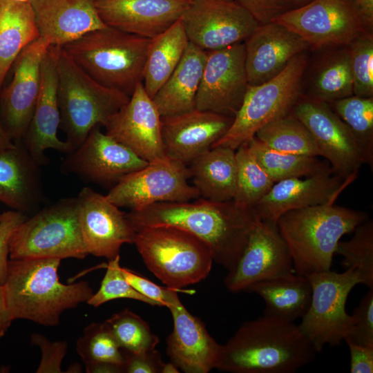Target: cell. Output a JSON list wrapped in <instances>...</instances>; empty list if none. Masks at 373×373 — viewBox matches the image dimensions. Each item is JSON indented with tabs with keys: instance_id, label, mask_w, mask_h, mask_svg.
Here are the masks:
<instances>
[{
	"instance_id": "cell-1",
	"label": "cell",
	"mask_w": 373,
	"mask_h": 373,
	"mask_svg": "<svg viewBox=\"0 0 373 373\" xmlns=\"http://www.w3.org/2000/svg\"><path fill=\"white\" fill-rule=\"evenodd\" d=\"M126 216L135 231L142 227L171 225L204 241L213 261L228 272L236 267L250 234L260 220L254 209L233 200L216 202L202 198L191 202H163L131 210Z\"/></svg>"
},
{
	"instance_id": "cell-2",
	"label": "cell",
	"mask_w": 373,
	"mask_h": 373,
	"mask_svg": "<svg viewBox=\"0 0 373 373\" xmlns=\"http://www.w3.org/2000/svg\"><path fill=\"white\" fill-rule=\"evenodd\" d=\"M316 354L297 325L263 315L244 322L222 345L216 369L231 373H294Z\"/></svg>"
},
{
	"instance_id": "cell-3",
	"label": "cell",
	"mask_w": 373,
	"mask_h": 373,
	"mask_svg": "<svg viewBox=\"0 0 373 373\" xmlns=\"http://www.w3.org/2000/svg\"><path fill=\"white\" fill-rule=\"evenodd\" d=\"M59 258L9 260L3 285L12 321L28 320L46 327L59 324L62 313L87 302L93 290L86 281L64 284Z\"/></svg>"
},
{
	"instance_id": "cell-4",
	"label": "cell",
	"mask_w": 373,
	"mask_h": 373,
	"mask_svg": "<svg viewBox=\"0 0 373 373\" xmlns=\"http://www.w3.org/2000/svg\"><path fill=\"white\" fill-rule=\"evenodd\" d=\"M334 202L292 210L278 219L294 273L307 276L331 270L341 238L369 218L366 212L335 205Z\"/></svg>"
},
{
	"instance_id": "cell-5",
	"label": "cell",
	"mask_w": 373,
	"mask_h": 373,
	"mask_svg": "<svg viewBox=\"0 0 373 373\" xmlns=\"http://www.w3.org/2000/svg\"><path fill=\"white\" fill-rule=\"evenodd\" d=\"M151 39L106 26L61 46L100 84L131 97L142 82Z\"/></svg>"
},
{
	"instance_id": "cell-6",
	"label": "cell",
	"mask_w": 373,
	"mask_h": 373,
	"mask_svg": "<svg viewBox=\"0 0 373 373\" xmlns=\"http://www.w3.org/2000/svg\"><path fill=\"white\" fill-rule=\"evenodd\" d=\"M56 60L59 126L66 135V141L75 149L92 128L104 126L130 97L97 82L61 46L57 47Z\"/></svg>"
},
{
	"instance_id": "cell-7",
	"label": "cell",
	"mask_w": 373,
	"mask_h": 373,
	"mask_svg": "<svg viewBox=\"0 0 373 373\" xmlns=\"http://www.w3.org/2000/svg\"><path fill=\"white\" fill-rule=\"evenodd\" d=\"M133 244L149 270L166 287L180 292L193 294L183 288L205 279L212 267L209 245L175 226L137 229Z\"/></svg>"
},
{
	"instance_id": "cell-8",
	"label": "cell",
	"mask_w": 373,
	"mask_h": 373,
	"mask_svg": "<svg viewBox=\"0 0 373 373\" xmlns=\"http://www.w3.org/2000/svg\"><path fill=\"white\" fill-rule=\"evenodd\" d=\"M308 61L306 52H302L274 78L257 86L249 85L231 126L211 148L236 150L251 140L262 126L290 113L302 95Z\"/></svg>"
},
{
	"instance_id": "cell-9",
	"label": "cell",
	"mask_w": 373,
	"mask_h": 373,
	"mask_svg": "<svg viewBox=\"0 0 373 373\" xmlns=\"http://www.w3.org/2000/svg\"><path fill=\"white\" fill-rule=\"evenodd\" d=\"M79 226L76 197L61 198L37 210L13 231L10 260L76 258L88 256Z\"/></svg>"
},
{
	"instance_id": "cell-10",
	"label": "cell",
	"mask_w": 373,
	"mask_h": 373,
	"mask_svg": "<svg viewBox=\"0 0 373 373\" xmlns=\"http://www.w3.org/2000/svg\"><path fill=\"white\" fill-rule=\"evenodd\" d=\"M312 287L311 302L298 325L317 353L328 344L341 343L352 332L354 321L345 310L352 289L361 284L358 274L351 269L343 273L329 270L307 276Z\"/></svg>"
},
{
	"instance_id": "cell-11",
	"label": "cell",
	"mask_w": 373,
	"mask_h": 373,
	"mask_svg": "<svg viewBox=\"0 0 373 373\" xmlns=\"http://www.w3.org/2000/svg\"><path fill=\"white\" fill-rule=\"evenodd\" d=\"M273 21L300 36L314 50L346 46L372 30L355 0H313Z\"/></svg>"
},
{
	"instance_id": "cell-12",
	"label": "cell",
	"mask_w": 373,
	"mask_h": 373,
	"mask_svg": "<svg viewBox=\"0 0 373 373\" xmlns=\"http://www.w3.org/2000/svg\"><path fill=\"white\" fill-rule=\"evenodd\" d=\"M189 166L167 156L149 162L124 177L106 195L118 207L138 209L163 202H188L200 198L189 183Z\"/></svg>"
},
{
	"instance_id": "cell-13",
	"label": "cell",
	"mask_w": 373,
	"mask_h": 373,
	"mask_svg": "<svg viewBox=\"0 0 373 373\" xmlns=\"http://www.w3.org/2000/svg\"><path fill=\"white\" fill-rule=\"evenodd\" d=\"M291 113L309 130L320 156L336 174L344 179L357 176L364 164L361 153L350 129L329 104L302 94Z\"/></svg>"
},
{
	"instance_id": "cell-14",
	"label": "cell",
	"mask_w": 373,
	"mask_h": 373,
	"mask_svg": "<svg viewBox=\"0 0 373 373\" xmlns=\"http://www.w3.org/2000/svg\"><path fill=\"white\" fill-rule=\"evenodd\" d=\"M189 42L205 51L244 42L259 25L233 1L194 0L181 17Z\"/></svg>"
},
{
	"instance_id": "cell-15",
	"label": "cell",
	"mask_w": 373,
	"mask_h": 373,
	"mask_svg": "<svg viewBox=\"0 0 373 373\" xmlns=\"http://www.w3.org/2000/svg\"><path fill=\"white\" fill-rule=\"evenodd\" d=\"M149 162L95 126L84 141L67 153L60 171L86 182L113 187L124 175L146 166Z\"/></svg>"
},
{
	"instance_id": "cell-16",
	"label": "cell",
	"mask_w": 373,
	"mask_h": 373,
	"mask_svg": "<svg viewBox=\"0 0 373 373\" xmlns=\"http://www.w3.org/2000/svg\"><path fill=\"white\" fill-rule=\"evenodd\" d=\"M249 86L244 42L207 51L196 109L234 117Z\"/></svg>"
},
{
	"instance_id": "cell-17",
	"label": "cell",
	"mask_w": 373,
	"mask_h": 373,
	"mask_svg": "<svg viewBox=\"0 0 373 373\" xmlns=\"http://www.w3.org/2000/svg\"><path fill=\"white\" fill-rule=\"evenodd\" d=\"M294 273L288 247L276 222L260 220L233 270L224 278L231 292L245 291L251 285Z\"/></svg>"
},
{
	"instance_id": "cell-18",
	"label": "cell",
	"mask_w": 373,
	"mask_h": 373,
	"mask_svg": "<svg viewBox=\"0 0 373 373\" xmlns=\"http://www.w3.org/2000/svg\"><path fill=\"white\" fill-rule=\"evenodd\" d=\"M48 40L39 37L27 46L15 61L13 77L0 91V114L3 126L14 142L25 136L37 104L41 67Z\"/></svg>"
},
{
	"instance_id": "cell-19",
	"label": "cell",
	"mask_w": 373,
	"mask_h": 373,
	"mask_svg": "<svg viewBox=\"0 0 373 373\" xmlns=\"http://www.w3.org/2000/svg\"><path fill=\"white\" fill-rule=\"evenodd\" d=\"M79 226L88 254L111 260L124 244H133L135 231L117 206L90 187L76 196Z\"/></svg>"
},
{
	"instance_id": "cell-20",
	"label": "cell",
	"mask_w": 373,
	"mask_h": 373,
	"mask_svg": "<svg viewBox=\"0 0 373 373\" xmlns=\"http://www.w3.org/2000/svg\"><path fill=\"white\" fill-rule=\"evenodd\" d=\"M106 134L148 162L166 157L162 135V117L143 83H139L128 102L104 126Z\"/></svg>"
},
{
	"instance_id": "cell-21",
	"label": "cell",
	"mask_w": 373,
	"mask_h": 373,
	"mask_svg": "<svg viewBox=\"0 0 373 373\" xmlns=\"http://www.w3.org/2000/svg\"><path fill=\"white\" fill-rule=\"evenodd\" d=\"M356 178L344 179L329 164L312 175L275 182L254 210L260 220L276 222L288 211L336 201Z\"/></svg>"
},
{
	"instance_id": "cell-22",
	"label": "cell",
	"mask_w": 373,
	"mask_h": 373,
	"mask_svg": "<svg viewBox=\"0 0 373 373\" xmlns=\"http://www.w3.org/2000/svg\"><path fill=\"white\" fill-rule=\"evenodd\" d=\"M57 46H49L41 67L40 89L31 122L22 141L39 165H47L45 151L53 149L68 153L73 149L57 136L60 113L57 100Z\"/></svg>"
},
{
	"instance_id": "cell-23",
	"label": "cell",
	"mask_w": 373,
	"mask_h": 373,
	"mask_svg": "<svg viewBox=\"0 0 373 373\" xmlns=\"http://www.w3.org/2000/svg\"><path fill=\"white\" fill-rule=\"evenodd\" d=\"M233 117L195 109L162 117L165 155L186 165L211 149L231 126Z\"/></svg>"
},
{
	"instance_id": "cell-24",
	"label": "cell",
	"mask_w": 373,
	"mask_h": 373,
	"mask_svg": "<svg viewBox=\"0 0 373 373\" xmlns=\"http://www.w3.org/2000/svg\"><path fill=\"white\" fill-rule=\"evenodd\" d=\"M244 45L250 86L274 78L294 57L310 49L300 36L275 21L259 24Z\"/></svg>"
},
{
	"instance_id": "cell-25",
	"label": "cell",
	"mask_w": 373,
	"mask_h": 373,
	"mask_svg": "<svg viewBox=\"0 0 373 373\" xmlns=\"http://www.w3.org/2000/svg\"><path fill=\"white\" fill-rule=\"evenodd\" d=\"M109 27L153 39L169 28L188 8L187 0H94Z\"/></svg>"
},
{
	"instance_id": "cell-26",
	"label": "cell",
	"mask_w": 373,
	"mask_h": 373,
	"mask_svg": "<svg viewBox=\"0 0 373 373\" xmlns=\"http://www.w3.org/2000/svg\"><path fill=\"white\" fill-rule=\"evenodd\" d=\"M173 329L166 339L171 362L185 373H208L216 368L222 345L208 332L199 318L192 315L180 299L170 305Z\"/></svg>"
},
{
	"instance_id": "cell-27",
	"label": "cell",
	"mask_w": 373,
	"mask_h": 373,
	"mask_svg": "<svg viewBox=\"0 0 373 373\" xmlns=\"http://www.w3.org/2000/svg\"><path fill=\"white\" fill-rule=\"evenodd\" d=\"M40 37L63 46L106 27L94 0H30Z\"/></svg>"
},
{
	"instance_id": "cell-28",
	"label": "cell",
	"mask_w": 373,
	"mask_h": 373,
	"mask_svg": "<svg viewBox=\"0 0 373 373\" xmlns=\"http://www.w3.org/2000/svg\"><path fill=\"white\" fill-rule=\"evenodd\" d=\"M0 152V202L23 213L37 211L44 201L39 165L22 140Z\"/></svg>"
},
{
	"instance_id": "cell-29",
	"label": "cell",
	"mask_w": 373,
	"mask_h": 373,
	"mask_svg": "<svg viewBox=\"0 0 373 373\" xmlns=\"http://www.w3.org/2000/svg\"><path fill=\"white\" fill-rule=\"evenodd\" d=\"M207 51L189 42L179 64L152 98L162 117L175 116L196 108Z\"/></svg>"
},
{
	"instance_id": "cell-30",
	"label": "cell",
	"mask_w": 373,
	"mask_h": 373,
	"mask_svg": "<svg viewBox=\"0 0 373 373\" xmlns=\"http://www.w3.org/2000/svg\"><path fill=\"white\" fill-rule=\"evenodd\" d=\"M244 291L254 293L264 300V316L294 323L309 309L312 287L305 276L291 273L255 283Z\"/></svg>"
},
{
	"instance_id": "cell-31",
	"label": "cell",
	"mask_w": 373,
	"mask_h": 373,
	"mask_svg": "<svg viewBox=\"0 0 373 373\" xmlns=\"http://www.w3.org/2000/svg\"><path fill=\"white\" fill-rule=\"evenodd\" d=\"M193 186L200 198L216 202L233 199L236 184V150L216 146L189 166Z\"/></svg>"
},
{
	"instance_id": "cell-32",
	"label": "cell",
	"mask_w": 373,
	"mask_h": 373,
	"mask_svg": "<svg viewBox=\"0 0 373 373\" xmlns=\"http://www.w3.org/2000/svg\"><path fill=\"white\" fill-rule=\"evenodd\" d=\"M39 37L29 1L0 0V91L20 52Z\"/></svg>"
},
{
	"instance_id": "cell-33",
	"label": "cell",
	"mask_w": 373,
	"mask_h": 373,
	"mask_svg": "<svg viewBox=\"0 0 373 373\" xmlns=\"http://www.w3.org/2000/svg\"><path fill=\"white\" fill-rule=\"evenodd\" d=\"M189 41L180 19L151 39L143 73V85L153 98L181 61Z\"/></svg>"
},
{
	"instance_id": "cell-34",
	"label": "cell",
	"mask_w": 373,
	"mask_h": 373,
	"mask_svg": "<svg viewBox=\"0 0 373 373\" xmlns=\"http://www.w3.org/2000/svg\"><path fill=\"white\" fill-rule=\"evenodd\" d=\"M314 67L309 96L331 104L354 95L350 56L347 46L334 47Z\"/></svg>"
},
{
	"instance_id": "cell-35",
	"label": "cell",
	"mask_w": 373,
	"mask_h": 373,
	"mask_svg": "<svg viewBox=\"0 0 373 373\" xmlns=\"http://www.w3.org/2000/svg\"><path fill=\"white\" fill-rule=\"evenodd\" d=\"M255 137L267 146L278 151L320 156L310 132L291 112L262 126Z\"/></svg>"
},
{
	"instance_id": "cell-36",
	"label": "cell",
	"mask_w": 373,
	"mask_h": 373,
	"mask_svg": "<svg viewBox=\"0 0 373 373\" xmlns=\"http://www.w3.org/2000/svg\"><path fill=\"white\" fill-rule=\"evenodd\" d=\"M247 145L274 182L291 178L309 176L329 164L327 161L319 160L318 157L276 151L255 136Z\"/></svg>"
},
{
	"instance_id": "cell-37",
	"label": "cell",
	"mask_w": 373,
	"mask_h": 373,
	"mask_svg": "<svg viewBox=\"0 0 373 373\" xmlns=\"http://www.w3.org/2000/svg\"><path fill=\"white\" fill-rule=\"evenodd\" d=\"M332 103L334 111L353 134L363 163L372 167L373 97H363L353 95Z\"/></svg>"
},
{
	"instance_id": "cell-38",
	"label": "cell",
	"mask_w": 373,
	"mask_h": 373,
	"mask_svg": "<svg viewBox=\"0 0 373 373\" xmlns=\"http://www.w3.org/2000/svg\"><path fill=\"white\" fill-rule=\"evenodd\" d=\"M236 184L233 200L254 209L275 183L249 148L247 143L236 150Z\"/></svg>"
},
{
	"instance_id": "cell-39",
	"label": "cell",
	"mask_w": 373,
	"mask_h": 373,
	"mask_svg": "<svg viewBox=\"0 0 373 373\" xmlns=\"http://www.w3.org/2000/svg\"><path fill=\"white\" fill-rule=\"evenodd\" d=\"M353 232L350 240L339 241L335 254L342 256L343 267L356 271L361 284L373 289V221L367 219Z\"/></svg>"
},
{
	"instance_id": "cell-40",
	"label": "cell",
	"mask_w": 373,
	"mask_h": 373,
	"mask_svg": "<svg viewBox=\"0 0 373 373\" xmlns=\"http://www.w3.org/2000/svg\"><path fill=\"white\" fill-rule=\"evenodd\" d=\"M120 349L137 353L155 349L159 338L148 323L125 308L104 321Z\"/></svg>"
},
{
	"instance_id": "cell-41",
	"label": "cell",
	"mask_w": 373,
	"mask_h": 373,
	"mask_svg": "<svg viewBox=\"0 0 373 373\" xmlns=\"http://www.w3.org/2000/svg\"><path fill=\"white\" fill-rule=\"evenodd\" d=\"M76 350L84 365L111 363L123 367L122 350L104 322L93 323L86 326L82 336L77 341Z\"/></svg>"
},
{
	"instance_id": "cell-42",
	"label": "cell",
	"mask_w": 373,
	"mask_h": 373,
	"mask_svg": "<svg viewBox=\"0 0 373 373\" xmlns=\"http://www.w3.org/2000/svg\"><path fill=\"white\" fill-rule=\"evenodd\" d=\"M353 78L354 95L373 97V37L367 32L347 46Z\"/></svg>"
},
{
	"instance_id": "cell-43",
	"label": "cell",
	"mask_w": 373,
	"mask_h": 373,
	"mask_svg": "<svg viewBox=\"0 0 373 373\" xmlns=\"http://www.w3.org/2000/svg\"><path fill=\"white\" fill-rule=\"evenodd\" d=\"M119 262L120 255L108 260L99 290L93 293L86 303L97 307L112 300L128 298L157 306L155 302L141 294L128 283L122 274Z\"/></svg>"
},
{
	"instance_id": "cell-44",
	"label": "cell",
	"mask_w": 373,
	"mask_h": 373,
	"mask_svg": "<svg viewBox=\"0 0 373 373\" xmlns=\"http://www.w3.org/2000/svg\"><path fill=\"white\" fill-rule=\"evenodd\" d=\"M352 316L354 328L344 341L364 346H373V289H369L361 299Z\"/></svg>"
},
{
	"instance_id": "cell-45",
	"label": "cell",
	"mask_w": 373,
	"mask_h": 373,
	"mask_svg": "<svg viewBox=\"0 0 373 373\" xmlns=\"http://www.w3.org/2000/svg\"><path fill=\"white\" fill-rule=\"evenodd\" d=\"M122 274L128 283L138 292L157 304L169 307L179 299L178 289L161 287L142 275L127 268L122 267Z\"/></svg>"
},
{
	"instance_id": "cell-46",
	"label": "cell",
	"mask_w": 373,
	"mask_h": 373,
	"mask_svg": "<svg viewBox=\"0 0 373 373\" xmlns=\"http://www.w3.org/2000/svg\"><path fill=\"white\" fill-rule=\"evenodd\" d=\"M32 345L38 346L41 352V358L37 373H61V363L66 354V341H50L45 336L34 333L30 336Z\"/></svg>"
},
{
	"instance_id": "cell-47",
	"label": "cell",
	"mask_w": 373,
	"mask_h": 373,
	"mask_svg": "<svg viewBox=\"0 0 373 373\" xmlns=\"http://www.w3.org/2000/svg\"><path fill=\"white\" fill-rule=\"evenodd\" d=\"M26 213L8 210L0 214V285L6 283L8 268L9 242L15 229L26 218Z\"/></svg>"
},
{
	"instance_id": "cell-48",
	"label": "cell",
	"mask_w": 373,
	"mask_h": 373,
	"mask_svg": "<svg viewBox=\"0 0 373 373\" xmlns=\"http://www.w3.org/2000/svg\"><path fill=\"white\" fill-rule=\"evenodd\" d=\"M122 352L123 373H164L166 363L155 349L137 353Z\"/></svg>"
},
{
	"instance_id": "cell-49",
	"label": "cell",
	"mask_w": 373,
	"mask_h": 373,
	"mask_svg": "<svg viewBox=\"0 0 373 373\" xmlns=\"http://www.w3.org/2000/svg\"><path fill=\"white\" fill-rule=\"evenodd\" d=\"M247 10L259 24L273 21L291 9L289 0H233Z\"/></svg>"
},
{
	"instance_id": "cell-50",
	"label": "cell",
	"mask_w": 373,
	"mask_h": 373,
	"mask_svg": "<svg viewBox=\"0 0 373 373\" xmlns=\"http://www.w3.org/2000/svg\"><path fill=\"white\" fill-rule=\"evenodd\" d=\"M350 352L351 373L373 372V346H364L345 341Z\"/></svg>"
},
{
	"instance_id": "cell-51",
	"label": "cell",
	"mask_w": 373,
	"mask_h": 373,
	"mask_svg": "<svg viewBox=\"0 0 373 373\" xmlns=\"http://www.w3.org/2000/svg\"><path fill=\"white\" fill-rule=\"evenodd\" d=\"M12 322L6 303L3 287L0 285V338L5 335Z\"/></svg>"
},
{
	"instance_id": "cell-52",
	"label": "cell",
	"mask_w": 373,
	"mask_h": 373,
	"mask_svg": "<svg viewBox=\"0 0 373 373\" xmlns=\"http://www.w3.org/2000/svg\"><path fill=\"white\" fill-rule=\"evenodd\" d=\"M85 367L88 373H123L122 366L111 363H95Z\"/></svg>"
},
{
	"instance_id": "cell-53",
	"label": "cell",
	"mask_w": 373,
	"mask_h": 373,
	"mask_svg": "<svg viewBox=\"0 0 373 373\" xmlns=\"http://www.w3.org/2000/svg\"><path fill=\"white\" fill-rule=\"evenodd\" d=\"M368 26H373V0H355Z\"/></svg>"
},
{
	"instance_id": "cell-54",
	"label": "cell",
	"mask_w": 373,
	"mask_h": 373,
	"mask_svg": "<svg viewBox=\"0 0 373 373\" xmlns=\"http://www.w3.org/2000/svg\"><path fill=\"white\" fill-rule=\"evenodd\" d=\"M15 143L7 133L0 114V152L13 148Z\"/></svg>"
},
{
	"instance_id": "cell-55",
	"label": "cell",
	"mask_w": 373,
	"mask_h": 373,
	"mask_svg": "<svg viewBox=\"0 0 373 373\" xmlns=\"http://www.w3.org/2000/svg\"><path fill=\"white\" fill-rule=\"evenodd\" d=\"M291 6V9L303 6L313 0H289Z\"/></svg>"
},
{
	"instance_id": "cell-56",
	"label": "cell",
	"mask_w": 373,
	"mask_h": 373,
	"mask_svg": "<svg viewBox=\"0 0 373 373\" xmlns=\"http://www.w3.org/2000/svg\"><path fill=\"white\" fill-rule=\"evenodd\" d=\"M81 370V367L78 363H73L71 364L70 365V367L68 368L67 372H82Z\"/></svg>"
},
{
	"instance_id": "cell-57",
	"label": "cell",
	"mask_w": 373,
	"mask_h": 373,
	"mask_svg": "<svg viewBox=\"0 0 373 373\" xmlns=\"http://www.w3.org/2000/svg\"><path fill=\"white\" fill-rule=\"evenodd\" d=\"M18 1H22V2H28L30 0H15Z\"/></svg>"
},
{
	"instance_id": "cell-58",
	"label": "cell",
	"mask_w": 373,
	"mask_h": 373,
	"mask_svg": "<svg viewBox=\"0 0 373 373\" xmlns=\"http://www.w3.org/2000/svg\"><path fill=\"white\" fill-rule=\"evenodd\" d=\"M189 1V2L192 1H194V0H187ZM224 1H233V0H224Z\"/></svg>"
}]
</instances>
